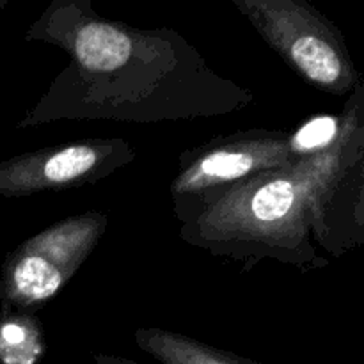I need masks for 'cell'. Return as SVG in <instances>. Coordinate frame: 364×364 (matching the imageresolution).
<instances>
[{"instance_id": "obj_1", "label": "cell", "mask_w": 364, "mask_h": 364, "mask_svg": "<svg viewBox=\"0 0 364 364\" xmlns=\"http://www.w3.org/2000/svg\"><path fill=\"white\" fill-rule=\"evenodd\" d=\"M345 110L343 134L327 151L176 205L181 238L215 255L309 263L311 235L327 245L336 199L361 173V87Z\"/></svg>"}, {"instance_id": "obj_2", "label": "cell", "mask_w": 364, "mask_h": 364, "mask_svg": "<svg viewBox=\"0 0 364 364\" xmlns=\"http://www.w3.org/2000/svg\"><path fill=\"white\" fill-rule=\"evenodd\" d=\"M267 45L306 82L329 95L359 87L358 71L338 27L301 0H233Z\"/></svg>"}, {"instance_id": "obj_3", "label": "cell", "mask_w": 364, "mask_h": 364, "mask_svg": "<svg viewBox=\"0 0 364 364\" xmlns=\"http://www.w3.org/2000/svg\"><path fill=\"white\" fill-rule=\"evenodd\" d=\"M107 226V213L87 212L59 220L18 245L2 269L4 304L32 313L52 301L95 251Z\"/></svg>"}, {"instance_id": "obj_4", "label": "cell", "mask_w": 364, "mask_h": 364, "mask_svg": "<svg viewBox=\"0 0 364 364\" xmlns=\"http://www.w3.org/2000/svg\"><path fill=\"white\" fill-rule=\"evenodd\" d=\"M297 162L288 134L251 130L206 142L181 155V167L171 185L176 205L215 194L242 180Z\"/></svg>"}, {"instance_id": "obj_5", "label": "cell", "mask_w": 364, "mask_h": 364, "mask_svg": "<svg viewBox=\"0 0 364 364\" xmlns=\"http://www.w3.org/2000/svg\"><path fill=\"white\" fill-rule=\"evenodd\" d=\"M134 160L127 141H78L0 164V196L21 198L92 183Z\"/></svg>"}, {"instance_id": "obj_6", "label": "cell", "mask_w": 364, "mask_h": 364, "mask_svg": "<svg viewBox=\"0 0 364 364\" xmlns=\"http://www.w3.org/2000/svg\"><path fill=\"white\" fill-rule=\"evenodd\" d=\"M135 343L162 364H259L159 327L135 331Z\"/></svg>"}, {"instance_id": "obj_7", "label": "cell", "mask_w": 364, "mask_h": 364, "mask_svg": "<svg viewBox=\"0 0 364 364\" xmlns=\"http://www.w3.org/2000/svg\"><path fill=\"white\" fill-rule=\"evenodd\" d=\"M41 352L39 322L28 315L7 316L0 323V359L6 364H34Z\"/></svg>"}, {"instance_id": "obj_8", "label": "cell", "mask_w": 364, "mask_h": 364, "mask_svg": "<svg viewBox=\"0 0 364 364\" xmlns=\"http://www.w3.org/2000/svg\"><path fill=\"white\" fill-rule=\"evenodd\" d=\"M345 124H347V110L341 117L316 116L306 121L294 134H288V142H290L294 159L301 160L331 149L340 141Z\"/></svg>"}, {"instance_id": "obj_9", "label": "cell", "mask_w": 364, "mask_h": 364, "mask_svg": "<svg viewBox=\"0 0 364 364\" xmlns=\"http://www.w3.org/2000/svg\"><path fill=\"white\" fill-rule=\"evenodd\" d=\"M95 364H139V363L130 361V359H127V358H117V355L96 354Z\"/></svg>"}]
</instances>
